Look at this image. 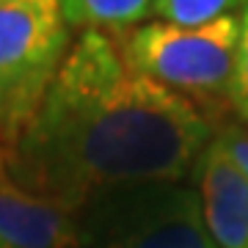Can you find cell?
Here are the masks:
<instances>
[{"label": "cell", "mask_w": 248, "mask_h": 248, "mask_svg": "<svg viewBox=\"0 0 248 248\" xmlns=\"http://www.w3.org/2000/svg\"><path fill=\"white\" fill-rule=\"evenodd\" d=\"M83 248H218L202 218V202L182 182L127 187L83 210Z\"/></svg>", "instance_id": "cell-4"}, {"label": "cell", "mask_w": 248, "mask_h": 248, "mask_svg": "<svg viewBox=\"0 0 248 248\" xmlns=\"http://www.w3.org/2000/svg\"><path fill=\"white\" fill-rule=\"evenodd\" d=\"M155 0H61L72 31H97L122 39L152 17Z\"/></svg>", "instance_id": "cell-7"}, {"label": "cell", "mask_w": 248, "mask_h": 248, "mask_svg": "<svg viewBox=\"0 0 248 248\" xmlns=\"http://www.w3.org/2000/svg\"><path fill=\"white\" fill-rule=\"evenodd\" d=\"M229 108L237 122L248 124V9L240 17V39H237V53H234Z\"/></svg>", "instance_id": "cell-9"}, {"label": "cell", "mask_w": 248, "mask_h": 248, "mask_svg": "<svg viewBox=\"0 0 248 248\" xmlns=\"http://www.w3.org/2000/svg\"><path fill=\"white\" fill-rule=\"evenodd\" d=\"M75 31L61 0H0V146L17 149L58 78Z\"/></svg>", "instance_id": "cell-3"}, {"label": "cell", "mask_w": 248, "mask_h": 248, "mask_svg": "<svg viewBox=\"0 0 248 248\" xmlns=\"http://www.w3.org/2000/svg\"><path fill=\"white\" fill-rule=\"evenodd\" d=\"M83 213L31 193L0 171V246L3 248H83Z\"/></svg>", "instance_id": "cell-5"}, {"label": "cell", "mask_w": 248, "mask_h": 248, "mask_svg": "<svg viewBox=\"0 0 248 248\" xmlns=\"http://www.w3.org/2000/svg\"><path fill=\"white\" fill-rule=\"evenodd\" d=\"M202 218L218 248H248V179L218 138L196 163Z\"/></svg>", "instance_id": "cell-6"}, {"label": "cell", "mask_w": 248, "mask_h": 248, "mask_svg": "<svg viewBox=\"0 0 248 248\" xmlns=\"http://www.w3.org/2000/svg\"><path fill=\"white\" fill-rule=\"evenodd\" d=\"M240 17L243 14L210 25H171L155 19L124 33L119 47L138 75L190 99L218 127L223 113L232 110L229 89Z\"/></svg>", "instance_id": "cell-2"}, {"label": "cell", "mask_w": 248, "mask_h": 248, "mask_svg": "<svg viewBox=\"0 0 248 248\" xmlns=\"http://www.w3.org/2000/svg\"><path fill=\"white\" fill-rule=\"evenodd\" d=\"M0 248H3V246H0Z\"/></svg>", "instance_id": "cell-12"}, {"label": "cell", "mask_w": 248, "mask_h": 248, "mask_svg": "<svg viewBox=\"0 0 248 248\" xmlns=\"http://www.w3.org/2000/svg\"><path fill=\"white\" fill-rule=\"evenodd\" d=\"M248 9V0H155L152 17L171 25H210L218 19L237 17Z\"/></svg>", "instance_id": "cell-8"}, {"label": "cell", "mask_w": 248, "mask_h": 248, "mask_svg": "<svg viewBox=\"0 0 248 248\" xmlns=\"http://www.w3.org/2000/svg\"><path fill=\"white\" fill-rule=\"evenodd\" d=\"M215 138L226 146L232 160L243 169V174L248 179V124L237 122V119H223L215 127Z\"/></svg>", "instance_id": "cell-10"}, {"label": "cell", "mask_w": 248, "mask_h": 248, "mask_svg": "<svg viewBox=\"0 0 248 248\" xmlns=\"http://www.w3.org/2000/svg\"><path fill=\"white\" fill-rule=\"evenodd\" d=\"M0 171H6V152H3V146H0Z\"/></svg>", "instance_id": "cell-11"}, {"label": "cell", "mask_w": 248, "mask_h": 248, "mask_svg": "<svg viewBox=\"0 0 248 248\" xmlns=\"http://www.w3.org/2000/svg\"><path fill=\"white\" fill-rule=\"evenodd\" d=\"M213 138V119L138 75L119 39L83 31L6 171L31 193L83 210L116 190L182 182Z\"/></svg>", "instance_id": "cell-1"}]
</instances>
